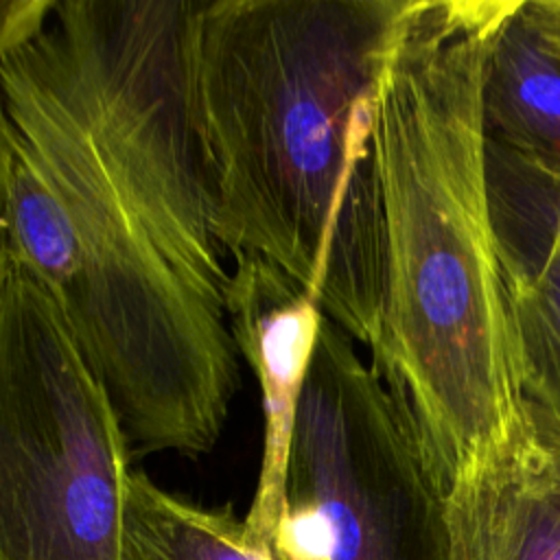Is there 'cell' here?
Returning <instances> with one entry per match:
<instances>
[{"mask_svg": "<svg viewBox=\"0 0 560 560\" xmlns=\"http://www.w3.org/2000/svg\"><path fill=\"white\" fill-rule=\"evenodd\" d=\"M195 0H4L2 256L52 295L133 457H199L238 387L195 127Z\"/></svg>", "mask_w": 560, "mask_h": 560, "instance_id": "6da1fadb", "label": "cell"}, {"mask_svg": "<svg viewBox=\"0 0 560 560\" xmlns=\"http://www.w3.org/2000/svg\"><path fill=\"white\" fill-rule=\"evenodd\" d=\"M416 0L201 2L195 127L217 238L372 350L385 293L381 83Z\"/></svg>", "mask_w": 560, "mask_h": 560, "instance_id": "7a4b0ae2", "label": "cell"}, {"mask_svg": "<svg viewBox=\"0 0 560 560\" xmlns=\"http://www.w3.org/2000/svg\"><path fill=\"white\" fill-rule=\"evenodd\" d=\"M523 0H416L376 114L385 293L372 368L444 490L527 422L490 208L483 85Z\"/></svg>", "mask_w": 560, "mask_h": 560, "instance_id": "3957f363", "label": "cell"}, {"mask_svg": "<svg viewBox=\"0 0 560 560\" xmlns=\"http://www.w3.org/2000/svg\"><path fill=\"white\" fill-rule=\"evenodd\" d=\"M131 457L52 295L0 254V560H122Z\"/></svg>", "mask_w": 560, "mask_h": 560, "instance_id": "277c9868", "label": "cell"}, {"mask_svg": "<svg viewBox=\"0 0 560 560\" xmlns=\"http://www.w3.org/2000/svg\"><path fill=\"white\" fill-rule=\"evenodd\" d=\"M354 343L324 319L271 542L280 560H453L442 490Z\"/></svg>", "mask_w": 560, "mask_h": 560, "instance_id": "5b68a950", "label": "cell"}, {"mask_svg": "<svg viewBox=\"0 0 560 560\" xmlns=\"http://www.w3.org/2000/svg\"><path fill=\"white\" fill-rule=\"evenodd\" d=\"M228 317L236 350L256 376L265 424L258 481L245 521L273 540L284 510L300 398L326 315L293 278L245 256L232 262Z\"/></svg>", "mask_w": 560, "mask_h": 560, "instance_id": "8992f818", "label": "cell"}, {"mask_svg": "<svg viewBox=\"0 0 560 560\" xmlns=\"http://www.w3.org/2000/svg\"><path fill=\"white\" fill-rule=\"evenodd\" d=\"M453 560H560V411L527 398L525 429L444 490Z\"/></svg>", "mask_w": 560, "mask_h": 560, "instance_id": "52a82bcc", "label": "cell"}, {"mask_svg": "<svg viewBox=\"0 0 560 560\" xmlns=\"http://www.w3.org/2000/svg\"><path fill=\"white\" fill-rule=\"evenodd\" d=\"M488 186L523 392L560 411V230L545 179L488 140Z\"/></svg>", "mask_w": 560, "mask_h": 560, "instance_id": "ba28073f", "label": "cell"}, {"mask_svg": "<svg viewBox=\"0 0 560 560\" xmlns=\"http://www.w3.org/2000/svg\"><path fill=\"white\" fill-rule=\"evenodd\" d=\"M521 9L490 50L483 85L488 140L540 171L560 173V61L538 42Z\"/></svg>", "mask_w": 560, "mask_h": 560, "instance_id": "9c48e42d", "label": "cell"}, {"mask_svg": "<svg viewBox=\"0 0 560 560\" xmlns=\"http://www.w3.org/2000/svg\"><path fill=\"white\" fill-rule=\"evenodd\" d=\"M122 560H280L271 540L230 505L206 508L133 470L125 503Z\"/></svg>", "mask_w": 560, "mask_h": 560, "instance_id": "30bf717a", "label": "cell"}, {"mask_svg": "<svg viewBox=\"0 0 560 560\" xmlns=\"http://www.w3.org/2000/svg\"><path fill=\"white\" fill-rule=\"evenodd\" d=\"M521 15L545 50L560 61V0L523 2Z\"/></svg>", "mask_w": 560, "mask_h": 560, "instance_id": "8fae6325", "label": "cell"}, {"mask_svg": "<svg viewBox=\"0 0 560 560\" xmlns=\"http://www.w3.org/2000/svg\"><path fill=\"white\" fill-rule=\"evenodd\" d=\"M536 168V166H534ZM540 171V168H538ZM542 179H545V188H547V199H549V208L551 214L556 219V225L560 230V173H549V171H540Z\"/></svg>", "mask_w": 560, "mask_h": 560, "instance_id": "7c38bea8", "label": "cell"}]
</instances>
